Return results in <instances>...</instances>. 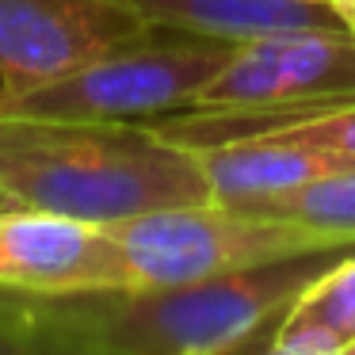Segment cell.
I'll list each match as a JSON object with an SVG mask.
<instances>
[{
    "instance_id": "6da1fadb",
    "label": "cell",
    "mask_w": 355,
    "mask_h": 355,
    "mask_svg": "<svg viewBox=\"0 0 355 355\" xmlns=\"http://www.w3.org/2000/svg\"><path fill=\"white\" fill-rule=\"evenodd\" d=\"M0 195L12 207L119 225L207 202L210 187L199 157L149 123L0 115Z\"/></svg>"
},
{
    "instance_id": "7a4b0ae2",
    "label": "cell",
    "mask_w": 355,
    "mask_h": 355,
    "mask_svg": "<svg viewBox=\"0 0 355 355\" xmlns=\"http://www.w3.org/2000/svg\"><path fill=\"white\" fill-rule=\"evenodd\" d=\"M344 252L347 248H317L202 283L54 298L27 294V302L50 329L96 355H207L279 317Z\"/></svg>"
},
{
    "instance_id": "3957f363",
    "label": "cell",
    "mask_w": 355,
    "mask_h": 355,
    "mask_svg": "<svg viewBox=\"0 0 355 355\" xmlns=\"http://www.w3.org/2000/svg\"><path fill=\"white\" fill-rule=\"evenodd\" d=\"M107 230L123 245L130 286L202 283V279L233 275V271H248L286 256L317 252V248H352L291 218L225 207L214 199L153 210Z\"/></svg>"
},
{
    "instance_id": "277c9868",
    "label": "cell",
    "mask_w": 355,
    "mask_h": 355,
    "mask_svg": "<svg viewBox=\"0 0 355 355\" xmlns=\"http://www.w3.org/2000/svg\"><path fill=\"white\" fill-rule=\"evenodd\" d=\"M233 46L207 39H149L73 69L50 85L0 96V115L80 119V123H149L187 111L214 80Z\"/></svg>"
},
{
    "instance_id": "5b68a950",
    "label": "cell",
    "mask_w": 355,
    "mask_h": 355,
    "mask_svg": "<svg viewBox=\"0 0 355 355\" xmlns=\"http://www.w3.org/2000/svg\"><path fill=\"white\" fill-rule=\"evenodd\" d=\"M347 103H355V39L291 31L233 46L195 107L309 115Z\"/></svg>"
},
{
    "instance_id": "8992f818",
    "label": "cell",
    "mask_w": 355,
    "mask_h": 355,
    "mask_svg": "<svg viewBox=\"0 0 355 355\" xmlns=\"http://www.w3.org/2000/svg\"><path fill=\"white\" fill-rule=\"evenodd\" d=\"M149 35L134 0H0V96L50 85Z\"/></svg>"
},
{
    "instance_id": "52a82bcc",
    "label": "cell",
    "mask_w": 355,
    "mask_h": 355,
    "mask_svg": "<svg viewBox=\"0 0 355 355\" xmlns=\"http://www.w3.org/2000/svg\"><path fill=\"white\" fill-rule=\"evenodd\" d=\"M123 286L130 268L107 225L31 207L0 210V291L54 298Z\"/></svg>"
},
{
    "instance_id": "ba28073f",
    "label": "cell",
    "mask_w": 355,
    "mask_h": 355,
    "mask_svg": "<svg viewBox=\"0 0 355 355\" xmlns=\"http://www.w3.org/2000/svg\"><path fill=\"white\" fill-rule=\"evenodd\" d=\"M195 157L202 164L210 199L225 207H260L344 168L336 157L271 130L214 141L195 149Z\"/></svg>"
},
{
    "instance_id": "9c48e42d",
    "label": "cell",
    "mask_w": 355,
    "mask_h": 355,
    "mask_svg": "<svg viewBox=\"0 0 355 355\" xmlns=\"http://www.w3.org/2000/svg\"><path fill=\"white\" fill-rule=\"evenodd\" d=\"M134 8L161 35L225 46L291 31H340L332 8L321 0H134Z\"/></svg>"
},
{
    "instance_id": "30bf717a",
    "label": "cell",
    "mask_w": 355,
    "mask_h": 355,
    "mask_svg": "<svg viewBox=\"0 0 355 355\" xmlns=\"http://www.w3.org/2000/svg\"><path fill=\"white\" fill-rule=\"evenodd\" d=\"M271 332L298 355H336L355 336V248L329 263L275 317Z\"/></svg>"
},
{
    "instance_id": "8fae6325",
    "label": "cell",
    "mask_w": 355,
    "mask_h": 355,
    "mask_svg": "<svg viewBox=\"0 0 355 355\" xmlns=\"http://www.w3.org/2000/svg\"><path fill=\"white\" fill-rule=\"evenodd\" d=\"M245 210L291 218V222H302L317 233H329V237L344 241V245H355V168H340L332 176L317 180V184L302 187V191L279 195L271 202L245 207Z\"/></svg>"
},
{
    "instance_id": "7c38bea8",
    "label": "cell",
    "mask_w": 355,
    "mask_h": 355,
    "mask_svg": "<svg viewBox=\"0 0 355 355\" xmlns=\"http://www.w3.org/2000/svg\"><path fill=\"white\" fill-rule=\"evenodd\" d=\"M0 355H96L50 329L27 294L0 291Z\"/></svg>"
},
{
    "instance_id": "4fadbf2b",
    "label": "cell",
    "mask_w": 355,
    "mask_h": 355,
    "mask_svg": "<svg viewBox=\"0 0 355 355\" xmlns=\"http://www.w3.org/2000/svg\"><path fill=\"white\" fill-rule=\"evenodd\" d=\"M271 324H275V317H271V321H263L260 329H252L248 336L233 340V344L218 347V352H207V355H298V352H291V347L279 344L275 332H271Z\"/></svg>"
},
{
    "instance_id": "5bb4252c",
    "label": "cell",
    "mask_w": 355,
    "mask_h": 355,
    "mask_svg": "<svg viewBox=\"0 0 355 355\" xmlns=\"http://www.w3.org/2000/svg\"><path fill=\"white\" fill-rule=\"evenodd\" d=\"M332 8V16H336L340 31L347 35V39H355V0H324Z\"/></svg>"
},
{
    "instance_id": "9a60e30c",
    "label": "cell",
    "mask_w": 355,
    "mask_h": 355,
    "mask_svg": "<svg viewBox=\"0 0 355 355\" xmlns=\"http://www.w3.org/2000/svg\"><path fill=\"white\" fill-rule=\"evenodd\" d=\"M336 355H355V336H352V340H347V344H344V347H340V352H336Z\"/></svg>"
},
{
    "instance_id": "2e32d148",
    "label": "cell",
    "mask_w": 355,
    "mask_h": 355,
    "mask_svg": "<svg viewBox=\"0 0 355 355\" xmlns=\"http://www.w3.org/2000/svg\"><path fill=\"white\" fill-rule=\"evenodd\" d=\"M321 4H324V0H321Z\"/></svg>"
}]
</instances>
